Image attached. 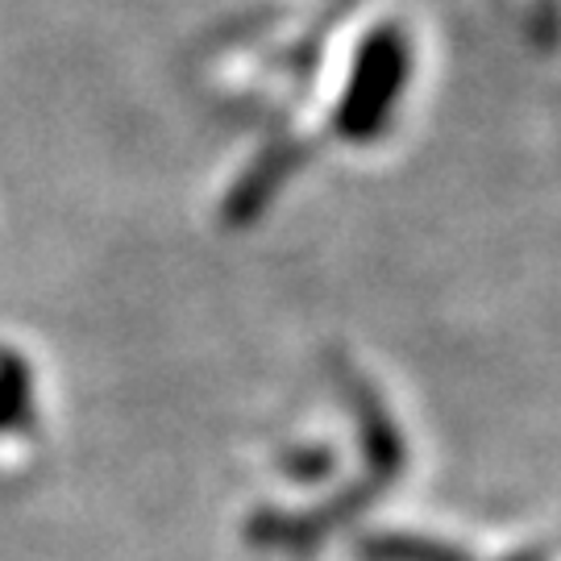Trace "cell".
<instances>
[{
  "label": "cell",
  "mask_w": 561,
  "mask_h": 561,
  "mask_svg": "<svg viewBox=\"0 0 561 561\" xmlns=\"http://www.w3.org/2000/svg\"><path fill=\"white\" fill-rule=\"evenodd\" d=\"M412 76V46L400 30H379L362 42L345 96L337 104L333 129L345 141H375L387 134L396 104L403 101V88Z\"/></svg>",
  "instance_id": "cell-1"
},
{
  "label": "cell",
  "mask_w": 561,
  "mask_h": 561,
  "mask_svg": "<svg viewBox=\"0 0 561 561\" xmlns=\"http://www.w3.org/2000/svg\"><path fill=\"white\" fill-rule=\"evenodd\" d=\"M366 553L375 561H461L458 553H449L442 545L416 541V537H379L366 545Z\"/></svg>",
  "instance_id": "cell-2"
}]
</instances>
